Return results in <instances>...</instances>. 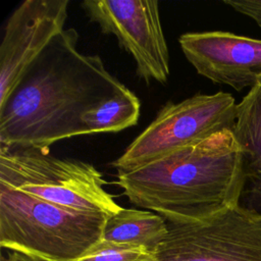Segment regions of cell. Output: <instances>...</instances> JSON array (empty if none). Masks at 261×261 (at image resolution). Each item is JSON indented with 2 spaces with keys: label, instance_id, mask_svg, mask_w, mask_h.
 Masks as SVG:
<instances>
[{
  "label": "cell",
  "instance_id": "obj_1",
  "mask_svg": "<svg viewBox=\"0 0 261 261\" xmlns=\"http://www.w3.org/2000/svg\"><path fill=\"white\" fill-rule=\"evenodd\" d=\"M79 34L65 29L29 65L0 104V146L50 151L64 139L86 135L88 111L126 87L98 55L77 50Z\"/></svg>",
  "mask_w": 261,
  "mask_h": 261
},
{
  "label": "cell",
  "instance_id": "obj_2",
  "mask_svg": "<svg viewBox=\"0 0 261 261\" xmlns=\"http://www.w3.org/2000/svg\"><path fill=\"white\" fill-rule=\"evenodd\" d=\"M116 184L134 205L169 223H191L237 206L241 153L231 130L217 133L128 171Z\"/></svg>",
  "mask_w": 261,
  "mask_h": 261
},
{
  "label": "cell",
  "instance_id": "obj_3",
  "mask_svg": "<svg viewBox=\"0 0 261 261\" xmlns=\"http://www.w3.org/2000/svg\"><path fill=\"white\" fill-rule=\"evenodd\" d=\"M108 215L81 212L0 182V245L40 261H76L100 241Z\"/></svg>",
  "mask_w": 261,
  "mask_h": 261
},
{
  "label": "cell",
  "instance_id": "obj_4",
  "mask_svg": "<svg viewBox=\"0 0 261 261\" xmlns=\"http://www.w3.org/2000/svg\"><path fill=\"white\" fill-rule=\"evenodd\" d=\"M0 182L75 211L110 216L122 208L92 164L59 159L38 148L0 146Z\"/></svg>",
  "mask_w": 261,
  "mask_h": 261
},
{
  "label": "cell",
  "instance_id": "obj_5",
  "mask_svg": "<svg viewBox=\"0 0 261 261\" xmlns=\"http://www.w3.org/2000/svg\"><path fill=\"white\" fill-rule=\"evenodd\" d=\"M237 113L233 96L225 92L167 102L111 165L118 171L133 170L217 133L232 132Z\"/></svg>",
  "mask_w": 261,
  "mask_h": 261
},
{
  "label": "cell",
  "instance_id": "obj_6",
  "mask_svg": "<svg viewBox=\"0 0 261 261\" xmlns=\"http://www.w3.org/2000/svg\"><path fill=\"white\" fill-rule=\"evenodd\" d=\"M167 223L157 261H261V217L239 206L200 221Z\"/></svg>",
  "mask_w": 261,
  "mask_h": 261
},
{
  "label": "cell",
  "instance_id": "obj_7",
  "mask_svg": "<svg viewBox=\"0 0 261 261\" xmlns=\"http://www.w3.org/2000/svg\"><path fill=\"white\" fill-rule=\"evenodd\" d=\"M82 8L104 35L114 36L134 58L141 79L167 82L169 52L157 0H86Z\"/></svg>",
  "mask_w": 261,
  "mask_h": 261
},
{
  "label": "cell",
  "instance_id": "obj_8",
  "mask_svg": "<svg viewBox=\"0 0 261 261\" xmlns=\"http://www.w3.org/2000/svg\"><path fill=\"white\" fill-rule=\"evenodd\" d=\"M68 0H25L8 17L0 45V104L29 65L64 31Z\"/></svg>",
  "mask_w": 261,
  "mask_h": 261
},
{
  "label": "cell",
  "instance_id": "obj_9",
  "mask_svg": "<svg viewBox=\"0 0 261 261\" xmlns=\"http://www.w3.org/2000/svg\"><path fill=\"white\" fill-rule=\"evenodd\" d=\"M179 46L197 72L236 91L254 88L261 77V40L229 32L185 33Z\"/></svg>",
  "mask_w": 261,
  "mask_h": 261
},
{
  "label": "cell",
  "instance_id": "obj_10",
  "mask_svg": "<svg viewBox=\"0 0 261 261\" xmlns=\"http://www.w3.org/2000/svg\"><path fill=\"white\" fill-rule=\"evenodd\" d=\"M232 134L240 149L242 167L237 206L261 217V83L238 104Z\"/></svg>",
  "mask_w": 261,
  "mask_h": 261
},
{
  "label": "cell",
  "instance_id": "obj_11",
  "mask_svg": "<svg viewBox=\"0 0 261 261\" xmlns=\"http://www.w3.org/2000/svg\"><path fill=\"white\" fill-rule=\"evenodd\" d=\"M168 233L167 221L149 210L121 208L108 216L101 242L156 253Z\"/></svg>",
  "mask_w": 261,
  "mask_h": 261
},
{
  "label": "cell",
  "instance_id": "obj_12",
  "mask_svg": "<svg viewBox=\"0 0 261 261\" xmlns=\"http://www.w3.org/2000/svg\"><path fill=\"white\" fill-rule=\"evenodd\" d=\"M140 111V99L126 88L87 112L84 117L86 135L123 130L137 124Z\"/></svg>",
  "mask_w": 261,
  "mask_h": 261
},
{
  "label": "cell",
  "instance_id": "obj_13",
  "mask_svg": "<svg viewBox=\"0 0 261 261\" xmlns=\"http://www.w3.org/2000/svg\"><path fill=\"white\" fill-rule=\"evenodd\" d=\"M76 261H157V258L146 249L113 246L100 241L87 255Z\"/></svg>",
  "mask_w": 261,
  "mask_h": 261
},
{
  "label": "cell",
  "instance_id": "obj_14",
  "mask_svg": "<svg viewBox=\"0 0 261 261\" xmlns=\"http://www.w3.org/2000/svg\"><path fill=\"white\" fill-rule=\"evenodd\" d=\"M223 3L229 5L236 11L251 17L261 28V0H224Z\"/></svg>",
  "mask_w": 261,
  "mask_h": 261
},
{
  "label": "cell",
  "instance_id": "obj_15",
  "mask_svg": "<svg viewBox=\"0 0 261 261\" xmlns=\"http://www.w3.org/2000/svg\"><path fill=\"white\" fill-rule=\"evenodd\" d=\"M1 261H40V260L18 252H10L6 256H2Z\"/></svg>",
  "mask_w": 261,
  "mask_h": 261
},
{
  "label": "cell",
  "instance_id": "obj_16",
  "mask_svg": "<svg viewBox=\"0 0 261 261\" xmlns=\"http://www.w3.org/2000/svg\"><path fill=\"white\" fill-rule=\"evenodd\" d=\"M258 82H259V83H261V77L259 79V81H258Z\"/></svg>",
  "mask_w": 261,
  "mask_h": 261
}]
</instances>
